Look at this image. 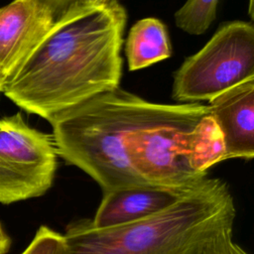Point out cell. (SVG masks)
I'll list each match as a JSON object with an SVG mask.
<instances>
[{"instance_id": "cell-15", "label": "cell", "mask_w": 254, "mask_h": 254, "mask_svg": "<svg viewBox=\"0 0 254 254\" xmlns=\"http://www.w3.org/2000/svg\"><path fill=\"white\" fill-rule=\"evenodd\" d=\"M53 10L56 18L63 14L68 7L73 5L77 0H43Z\"/></svg>"}, {"instance_id": "cell-1", "label": "cell", "mask_w": 254, "mask_h": 254, "mask_svg": "<svg viewBox=\"0 0 254 254\" xmlns=\"http://www.w3.org/2000/svg\"><path fill=\"white\" fill-rule=\"evenodd\" d=\"M126 21L117 0L101 6L75 2L56 18L2 92L23 110L50 121L120 87Z\"/></svg>"}, {"instance_id": "cell-17", "label": "cell", "mask_w": 254, "mask_h": 254, "mask_svg": "<svg viewBox=\"0 0 254 254\" xmlns=\"http://www.w3.org/2000/svg\"><path fill=\"white\" fill-rule=\"evenodd\" d=\"M112 0H77L76 2L81 5H88V6H101L108 4Z\"/></svg>"}, {"instance_id": "cell-8", "label": "cell", "mask_w": 254, "mask_h": 254, "mask_svg": "<svg viewBox=\"0 0 254 254\" xmlns=\"http://www.w3.org/2000/svg\"><path fill=\"white\" fill-rule=\"evenodd\" d=\"M208 108L222 134L225 159H253L254 78L218 94Z\"/></svg>"}, {"instance_id": "cell-16", "label": "cell", "mask_w": 254, "mask_h": 254, "mask_svg": "<svg viewBox=\"0 0 254 254\" xmlns=\"http://www.w3.org/2000/svg\"><path fill=\"white\" fill-rule=\"evenodd\" d=\"M11 246V238L0 223V254H6Z\"/></svg>"}, {"instance_id": "cell-4", "label": "cell", "mask_w": 254, "mask_h": 254, "mask_svg": "<svg viewBox=\"0 0 254 254\" xmlns=\"http://www.w3.org/2000/svg\"><path fill=\"white\" fill-rule=\"evenodd\" d=\"M208 105L199 103H153L126 142L133 170L147 184L189 190L207 175L196 173L188 158V138Z\"/></svg>"}, {"instance_id": "cell-13", "label": "cell", "mask_w": 254, "mask_h": 254, "mask_svg": "<svg viewBox=\"0 0 254 254\" xmlns=\"http://www.w3.org/2000/svg\"><path fill=\"white\" fill-rule=\"evenodd\" d=\"M67 242L64 234L42 225L22 254H67Z\"/></svg>"}, {"instance_id": "cell-6", "label": "cell", "mask_w": 254, "mask_h": 254, "mask_svg": "<svg viewBox=\"0 0 254 254\" xmlns=\"http://www.w3.org/2000/svg\"><path fill=\"white\" fill-rule=\"evenodd\" d=\"M58 153L52 135L30 127L20 113L0 119V202L39 197L53 186Z\"/></svg>"}, {"instance_id": "cell-18", "label": "cell", "mask_w": 254, "mask_h": 254, "mask_svg": "<svg viewBox=\"0 0 254 254\" xmlns=\"http://www.w3.org/2000/svg\"><path fill=\"white\" fill-rule=\"evenodd\" d=\"M5 81H6L5 75L3 74V72H2V71H1V69H0V92H2V90H3V87H4V84H5Z\"/></svg>"}, {"instance_id": "cell-5", "label": "cell", "mask_w": 254, "mask_h": 254, "mask_svg": "<svg viewBox=\"0 0 254 254\" xmlns=\"http://www.w3.org/2000/svg\"><path fill=\"white\" fill-rule=\"evenodd\" d=\"M254 78V27L245 21L222 25L174 74L175 100L209 101L223 91Z\"/></svg>"}, {"instance_id": "cell-12", "label": "cell", "mask_w": 254, "mask_h": 254, "mask_svg": "<svg viewBox=\"0 0 254 254\" xmlns=\"http://www.w3.org/2000/svg\"><path fill=\"white\" fill-rule=\"evenodd\" d=\"M218 1L187 0L174 15L177 27L190 35L203 34L215 19Z\"/></svg>"}, {"instance_id": "cell-11", "label": "cell", "mask_w": 254, "mask_h": 254, "mask_svg": "<svg viewBox=\"0 0 254 254\" xmlns=\"http://www.w3.org/2000/svg\"><path fill=\"white\" fill-rule=\"evenodd\" d=\"M188 158L192 170L204 175L213 165L226 160L222 134L209 112L189 135Z\"/></svg>"}, {"instance_id": "cell-7", "label": "cell", "mask_w": 254, "mask_h": 254, "mask_svg": "<svg viewBox=\"0 0 254 254\" xmlns=\"http://www.w3.org/2000/svg\"><path fill=\"white\" fill-rule=\"evenodd\" d=\"M55 20L53 10L43 0H13L0 8V69L6 81L43 40Z\"/></svg>"}, {"instance_id": "cell-3", "label": "cell", "mask_w": 254, "mask_h": 254, "mask_svg": "<svg viewBox=\"0 0 254 254\" xmlns=\"http://www.w3.org/2000/svg\"><path fill=\"white\" fill-rule=\"evenodd\" d=\"M151 104L118 87L55 116L49 122L58 156L92 178L102 192L150 185L131 167L126 142Z\"/></svg>"}, {"instance_id": "cell-9", "label": "cell", "mask_w": 254, "mask_h": 254, "mask_svg": "<svg viewBox=\"0 0 254 254\" xmlns=\"http://www.w3.org/2000/svg\"><path fill=\"white\" fill-rule=\"evenodd\" d=\"M189 190L138 185L103 191L89 222L95 228H108L141 220L166 209Z\"/></svg>"}, {"instance_id": "cell-10", "label": "cell", "mask_w": 254, "mask_h": 254, "mask_svg": "<svg viewBox=\"0 0 254 254\" xmlns=\"http://www.w3.org/2000/svg\"><path fill=\"white\" fill-rule=\"evenodd\" d=\"M125 55L130 70L145 68L171 57L172 47L165 24L153 17L136 22L129 31Z\"/></svg>"}, {"instance_id": "cell-2", "label": "cell", "mask_w": 254, "mask_h": 254, "mask_svg": "<svg viewBox=\"0 0 254 254\" xmlns=\"http://www.w3.org/2000/svg\"><path fill=\"white\" fill-rule=\"evenodd\" d=\"M235 216L227 183L207 177L154 215L108 228H95L89 218H81L69 222L64 235L67 254H195Z\"/></svg>"}, {"instance_id": "cell-14", "label": "cell", "mask_w": 254, "mask_h": 254, "mask_svg": "<svg viewBox=\"0 0 254 254\" xmlns=\"http://www.w3.org/2000/svg\"><path fill=\"white\" fill-rule=\"evenodd\" d=\"M233 225L228 224L209 237L195 254H249L243 247L235 242Z\"/></svg>"}]
</instances>
